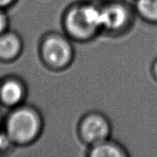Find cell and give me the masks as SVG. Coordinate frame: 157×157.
<instances>
[{
	"mask_svg": "<svg viewBox=\"0 0 157 157\" xmlns=\"http://www.w3.org/2000/svg\"><path fill=\"white\" fill-rule=\"evenodd\" d=\"M150 72L153 76V78L157 81V58L153 61V64L151 65V68H150Z\"/></svg>",
	"mask_w": 157,
	"mask_h": 157,
	"instance_id": "obj_13",
	"label": "cell"
},
{
	"mask_svg": "<svg viewBox=\"0 0 157 157\" xmlns=\"http://www.w3.org/2000/svg\"><path fill=\"white\" fill-rule=\"evenodd\" d=\"M133 9L144 21L157 25V0H135Z\"/></svg>",
	"mask_w": 157,
	"mask_h": 157,
	"instance_id": "obj_9",
	"label": "cell"
},
{
	"mask_svg": "<svg viewBox=\"0 0 157 157\" xmlns=\"http://www.w3.org/2000/svg\"><path fill=\"white\" fill-rule=\"evenodd\" d=\"M111 133L112 125L110 120L101 112H88L78 123V137L87 147L110 138Z\"/></svg>",
	"mask_w": 157,
	"mask_h": 157,
	"instance_id": "obj_5",
	"label": "cell"
},
{
	"mask_svg": "<svg viewBox=\"0 0 157 157\" xmlns=\"http://www.w3.org/2000/svg\"><path fill=\"white\" fill-rule=\"evenodd\" d=\"M23 40L18 33L10 29L0 35V62L16 61L23 52Z\"/></svg>",
	"mask_w": 157,
	"mask_h": 157,
	"instance_id": "obj_7",
	"label": "cell"
},
{
	"mask_svg": "<svg viewBox=\"0 0 157 157\" xmlns=\"http://www.w3.org/2000/svg\"><path fill=\"white\" fill-rule=\"evenodd\" d=\"M130 154L119 143L110 138L96 145L88 147L87 156L90 157H126Z\"/></svg>",
	"mask_w": 157,
	"mask_h": 157,
	"instance_id": "obj_8",
	"label": "cell"
},
{
	"mask_svg": "<svg viewBox=\"0 0 157 157\" xmlns=\"http://www.w3.org/2000/svg\"><path fill=\"white\" fill-rule=\"evenodd\" d=\"M101 5L102 32L121 35L131 28L134 20V9L123 0H109Z\"/></svg>",
	"mask_w": 157,
	"mask_h": 157,
	"instance_id": "obj_4",
	"label": "cell"
},
{
	"mask_svg": "<svg viewBox=\"0 0 157 157\" xmlns=\"http://www.w3.org/2000/svg\"><path fill=\"white\" fill-rule=\"evenodd\" d=\"M18 0H0V9H7L12 7Z\"/></svg>",
	"mask_w": 157,
	"mask_h": 157,
	"instance_id": "obj_12",
	"label": "cell"
},
{
	"mask_svg": "<svg viewBox=\"0 0 157 157\" xmlns=\"http://www.w3.org/2000/svg\"><path fill=\"white\" fill-rule=\"evenodd\" d=\"M43 128L41 112L25 103L11 109L2 122L3 130L15 147L32 145L40 137Z\"/></svg>",
	"mask_w": 157,
	"mask_h": 157,
	"instance_id": "obj_2",
	"label": "cell"
},
{
	"mask_svg": "<svg viewBox=\"0 0 157 157\" xmlns=\"http://www.w3.org/2000/svg\"><path fill=\"white\" fill-rule=\"evenodd\" d=\"M64 34L72 41L87 42L102 33L101 5L79 2L71 5L62 16Z\"/></svg>",
	"mask_w": 157,
	"mask_h": 157,
	"instance_id": "obj_1",
	"label": "cell"
},
{
	"mask_svg": "<svg viewBox=\"0 0 157 157\" xmlns=\"http://www.w3.org/2000/svg\"><path fill=\"white\" fill-rule=\"evenodd\" d=\"M3 119L4 117H2V111H1V109H0V128L2 127V122H3Z\"/></svg>",
	"mask_w": 157,
	"mask_h": 157,
	"instance_id": "obj_14",
	"label": "cell"
},
{
	"mask_svg": "<svg viewBox=\"0 0 157 157\" xmlns=\"http://www.w3.org/2000/svg\"><path fill=\"white\" fill-rule=\"evenodd\" d=\"M38 54L43 64L55 71L67 69L75 59L72 40L65 34L56 32H48L41 37Z\"/></svg>",
	"mask_w": 157,
	"mask_h": 157,
	"instance_id": "obj_3",
	"label": "cell"
},
{
	"mask_svg": "<svg viewBox=\"0 0 157 157\" xmlns=\"http://www.w3.org/2000/svg\"><path fill=\"white\" fill-rule=\"evenodd\" d=\"M15 146L12 144L2 127L0 128V156L9 153Z\"/></svg>",
	"mask_w": 157,
	"mask_h": 157,
	"instance_id": "obj_10",
	"label": "cell"
},
{
	"mask_svg": "<svg viewBox=\"0 0 157 157\" xmlns=\"http://www.w3.org/2000/svg\"><path fill=\"white\" fill-rule=\"evenodd\" d=\"M28 95L25 83L14 75L0 79V106L6 108H15L25 104Z\"/></svg>",
	"mask_w": 157,
	"mask_h": 157,
	"instance_id": "obj_6",
	"label": "cell"
},
{
	"mask_svg": "<svg viewBox=\"0 0 157 157\" xmlns=\"http://www.w3.org/2000/svg\"><path fill=\"white\" fill-rule=\"evenodd\" d=\"M9 29V18L6 9H0V35Z\"/></svg>",
	"mask_w": 157,
	"mask_h": 157,
	"instance_id": "obj_11",
	"label": "cell"
}]
</instances>
